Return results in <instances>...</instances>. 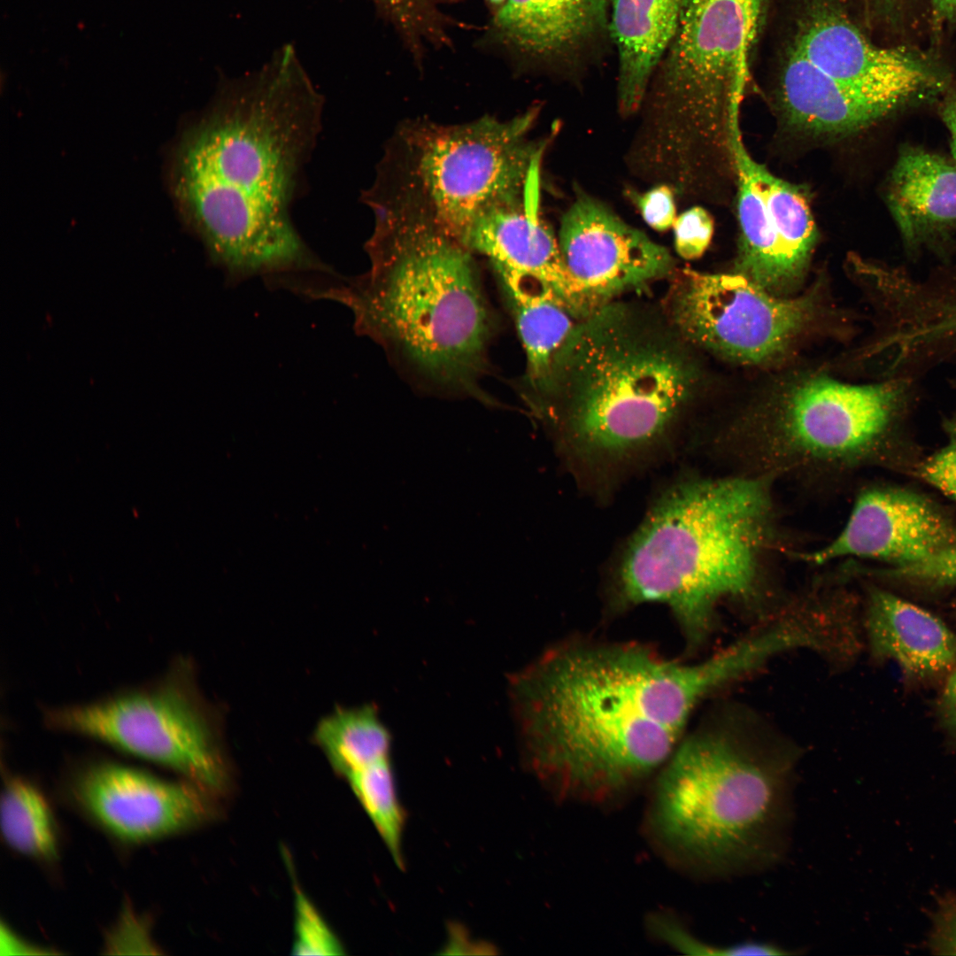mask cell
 I'll return each instance as SVG.
<instances>
[{
  "instance_id": "obj_38",
  "label": "cell",
  "mask_w": 956,
  "mask_h": 956,
  "mask_svg": "<svg viewBox=\"0 0 956 956\" xmlns=\"http://www.w3.org/2000/svg\"><path fill=\"white\" fill-rule=\"evenodd\" d=\"M939 113L950 133L951 150L956 163V88L944 96Z\"/></svg>"
},
{
  "instance_id": "obj_18",
  "label": "cell",
  "mask_w": 956,
  "mask_h": 956,
  "mask_svg": "<svg viewBox=\"0 0 956 956\" xmlns=\"http://www.w3.org/2000/svg\"><path fill=\"white\" fill-rule=\"evenodd\" d=\"M886 202L907 249L943 239L956 230V163L905 146L890 171Z\"/></svg>"
},
{
  "instance_id": "obj_29",
  "label": "cell",
  "mask_w": 956,
  "mask_h": 956,
  "mask_svg": "<svg viewBox=\"0 0 956 956\" xmlns=\"http://www.w3.org/2000/svg\"><path fill=\"white\" fill-rule=\"evenodd\" d=\"M655 927L659 935L674 947L694 955H785L789 951L765 942H744L726 946L711 945L701 942L678 925L658 919Z\"/></svg>"
},
{
  "instance_id": "obj_7",
  "label": "cell",
  "mask_w": 956,
  "mask_h": 956,
  "mask_svg": "<svg viewBox=\"0 0 956 956\" xmlns=\"http://www.w3.org/2000/svg\"><path fill=\"white\" fill-rule=\"evenodd\" d=\"M768 6L769 0H683L643 102L653 163L681 167L691 139L711 137L721 113L742 99Z\"/></svg>"
},
{
  "instance_id": "obj_6",
  "label": "cell",
  "mask_w": 956,
  "mask_h": 956,
  "mask_svg": "<svg viewBox=\"0 0 956 956\" xmlns=\"http://www.w3.org/2000/svg\"><path fill=\"white\" fill-rule=\"evenodd\" d=\"M665 765L651 822L674 854L715 875L780 859L790 815L787 760L706 730L680 742Z\"/></svg>"
},
{
  "instance_id": "obj_2",
  "label": "cell",
  "mask_w": 956,
  "mask_h": 956,
  "mask_svg": "<svg viewBox=\"0 0 956 956\" xmlns=\"http://www.w3.org/2000/svg\"><path fill=\"white\" fill-rule=\"evenodd\" d=\"M321 100L291 57L220 93L171 166L180 212L228 281L329 269L290 217L320 129Z\"/></svg>"
},
{
  "instance_id": "obj_4",
  "label": "cell",
  "mask_w": 956,
  "mask_h": 956,
  "mask_svg": "<svg viewBox=\"0 0 956 956\" xmlns=\"http://www.w3.org/2000/svg\"><path fill=\"white\" fill-rule=\"evenodd\" d=\"M661 306L613 300L578 320L527 405L567 455L613 471L673 438L698 381Z\"/></svg>"
},
{
  "instance_id": "obj_15",
  "label": "cell",
  "mask_w": 956,
  "mask_h": 956,
  "mask_svg": "<svg viewBox=\"0 0 956 956\" xmlns=\"http://www.w3.org/2000/svg\"><path fill=\"white\" fill-rule=\"evenodd\" d=\"M956 546V526L933 503L912 491L878 488L858 497L839 535L807 559L844 557L908 565Z\"/></svg>"
},
{
  "instance_id": "obj_22",
  "label": "cell",
  "mask_w": 956,
  "mask_h": 956,
  "mask_svg": "<svg viewBox=\"0 0 956 956\" xmlns=\"http://www.w3.org/2000/svg\"><path fill=\"white\" fill-rule=\"evenodd\" d=\"M497 277L526 355L518 389L527 404L544 388L554 359L578 319L549 284L530 277Z\"/></svg>"
},
{
  "instance_id": "obj_3",
  "label": "cell",
  "mask_w": 956,
  "mask_h": 956,
  "mask_svg": "<svg viewBox=\"0 0 956 956\" xmlns=\"http://www.w3.org/2000/svg\"><path fill=\"white\" fill-rule=\"evenodd\" d=\"M368 272L320 290L353 313L357 333L432 391L497 402L482 386L497 319L474 253L404 195L374 200Z\"/></svg>"
},
{
  "instance_id": "obj_5",
  "label": "cell",
  "mask_w": 956,
  "mask_h": 956,
  "mask_svg": "<svg viewBox=\"0 0 956 956\" xmlns=\"http://www.w3.org/2000/svg\"><path fill=\"white\" fill-rule=\"evenodd\" d=\"M770 499L752 478L691 479L651 505L615 572L618 601L666 605L689 644H700L728 598L752 594Z\"/></svg>"
},
{
  "instance_id": "obj_33",
  "label": "cell",
  "mask_w": 956,
  "mask_h": 956,
  "mask_svg": "<svg viewBox=\"0 0 956 956\" xmlns=\"http://www.w3.org/2000/svg\"><path fill=\"white\" fill-rule=\"evenodd\" d=\"M628 192V197L651 227L665 231L673 227L677 216L674 191L669 185H657L644 193Z\"/></svg>"
},
{
  "instance_id": "obj_1",
  "label": "cell",
  "mask_w": 956,
  "mask_h": 956,
  "mask_svg": "<svg viewBox=\"0 0 956 956\" xmlns=\"http://www.w3.org/2000/svg\"><path fill=\"white\" fill-rule=\"evenodd\" d=\"M731 673L717 653L688 664L637 642L554 644L509 680L525 759L560 796L613 798L666 764Z\"/></svg>"
},
{
  "instance_id": "obj_11",
  "label": "cell",
  "mask_w": 956,
  "mask_h": 956,
  "mask_svg": "<svg viewBox=\"0 0 956 956\" xmlns=\"http://www.w3.org/2000/svg\"><path fill=\"white\" fill-rule=\"evenodd\" d=\"M791 7L789 44L859 95L895 111L944 89V72L929 57L872 42L852 20L848 0H791Z\"/></svg>"
},
{
  "instance_id": "obj_26",
  "label": "cell",
  "mask_w": 956,
  "mask_h": 956,
  "mask_svg": "<svg viewBox=\"0 0 956 956\" xmlns=\"http://www.w3.org/2000/svg\"><path fill=\"white\" fill-rule=\"evenodd\" d=\"M0 813L3 836L12 849L41 860L56 857L52 813L35 786L21 778H9L2 793Z\"/></svg>"
},
{
  "instance_id": "obj_16",
  "label": "cell",
  "mask_w": 956,
  "mask_h": 956,
  "mask_svg": "<svg viewBox=\"0 0 956 956\" xmlns=\"http://www.w3.org/2000/svg\"><path fill=\"white\" fill-rule=\"evenodd\" d=\"M610 0H505L493 28L505 45L560 73H574L611 38Z\"/></svg>"
},
{
  "instance_id": "obj_19",
  "label": "cell",
  "mask_w": 956,
  "mask_h": 956,
  "mask_svg": "<svg viewBox=\"0 0 956 956\" xmlns=\"http://www.w3.org/2000/svg\"><path fill=\"white\" fill-rule=\"evenodd\" d=\"M778 75V99L789 122L815 135H850L894 112L851 90L790 44Z\"/></svg>"
},
{
  "instance_id": "obj_10",
  "label": "cell",
  "mask_w": 956,
  "mask_h": 956,
  "mask_svg": "<svg viewBox=\"0 0 956 956\" xmlns=\"http://www.w3.org/2000/svg\"><path fill=\"white\" fill-rule=\"evenodd\" d=\"M674 276L660 305L670 322L693 347L744 364L783 353L814 312V292L784 298L738 273Z\"/></svg>"
},
{
  "instance_id": "obj_24",
  "label": "cell",
  "mask_w": 956,
  "mask_h": 956,
  "mask_svg": "<svg viewBox=\"0 0 956 956\" xmlns=\"http://www.w3.org/2000/svg\"><path fill=\"white\" fill-rule=\"evenodd\" d=\"M737 173L740 248L737 273L770 293L783 295L797 287L765 199L741 158L732 152Z\"/></svg>"
},
{
  "instance_id": "obj_36",
  "label": "cell",
  "mask_w": 956,
  "mask_h": 956,
  "mask_svg": "<svg viewBox=\"0 0 956 956\" xmlns=\"http://www.w3.org/2000/svg\"><path fill=\"white\" fill-rule=\"evenodd\" d=\"M1 950L2 954H47L48 951L34 946L22 940L4 925L1 926Z\"/></svg>"
},
{
  "instance_id": "obj_28",
  "label": "cell",
  "mask_w": 956,
  "mask_h": 956,
  "mask_svg": "<svg viewBox=\"0 0 956 956\" xmlns=\"http://www.w3.org/2000/svg\"><path fill=\"white\" fill-rule=\"evenodd\" d=\"M294 940L292 954L343 955L344 947L319 910L298 886L294 890Z\"/></svg>"
},
{
  "instance_id": "obj_21",
  "label": "cell",
  "mask_w": 956,
  "mask_h": 956,
  "mask_svg": "<svg viewBox=\"0 0 956 956\" xmlns=\"http://www.w3.org/2000/svg\"><path fill=\"white\" fill-rule=\"evenodd\" d=\"M683 0H610L611 38L619 58L622 113L643 104L652 74L676 30Z\"/></svg>"
},
{
  "instance_id": "obj_25",
  "label": "cell",
  "mask_w": 956,
  "mask_h": 956,
  "mask_svg": "<svg viewBox=\"0 0 956 956\" xmlns=\"http://www.w3.org/2000/svg\"><path fill=\"white\" fill-rule=\"evenodd\" d=\"M313 738L344 777L390 757L391 735L373 705L335 709L319 721Z\"/></svg>"
},
{
  "instance_id": "obj_23",
  "label": "cell",
  "mask_w": 956,
  "mask_h": 956,
  "mask_svg": "<svg viewBox=\"0 0 956 956\" xmlns=\"http://www.w3.org/2000/svg\"><path fill=\"white\" fill-rule=\"evenodd\" d=\"M737 116L733 114L729 121L731 151L741 158L765 199L789 272L798 286L818 237L808 201L799 187L774 175L749 155L742 143Z\"/></svg>"
},
{
  "instance_id": "obj_8",
  "label": "cell",
  "mask_w": 956,
  "mask_h": 956,
  "mask_svg": "<svg viewBox=\"0 0 956 956\" xmlns=\"http://www.w3.org/2000/svg\"><path fill=\"white\" fill-rule=\"evenodd\" d=\"M535 116L530 111L505 121L409 127L405 192L459 241L483 214L523 203L538 184L544 149L528 138Z\"/></svg>"
},
{
  "instance_id": "obj_34",
  "label": "cell",
  "mask_w": 956,
  "mask_h": 956,
  "mask_svg": "<svg viewBox=\"0 0 956 956\" xmlns=\"http://www.w3.org/2000/svg\"><path fill=\"white\" fill-rule=\"evenodd\" d=\"M930 936V946L935 952L956 955V895L942 900Z\"/></svg>"
},
{
  "instance_id": "obj_20",
  "label": "cell",
  "mask_w": 956,
  "mask_h": 956,
  "mask_svg": "<svg viewBox=\"0 0 956 956\" xmlns=\"http://www.w3.org/2000/svg\"><path fill=\"white\" fill-rule=\"evenodd\" d=\"M866 625L874 653L894 660L907 675L929 678L956 668V634L914 604L875 590Z\"/></svg>"
},
{
  "instance_id": "obj_31",
  "label": "cell",
  "mask_w": 956,
  "mask_h": 956,
  "mask_svg": "<svg viewBox=\"0 0 956 956\" xmlns=\"http://www.w3.org/2000/svg\"><path fill=\"white\" fill-rule=\"evenodd\" d=\"M884 574L891 578L932 587L956 584V546L922 560L895 567Z\"/></svg>"
},
{
  "instance_id": "obj_14",
  "label": "cell",
  "mask_w": 956,
  "mask_h": 956,
  "mask_svg": "<svg viewBox=\"0 0 956 956\" xmlns=\"http://www.w3.org/2000/svg\"><path fill=\"white\" fill-rule=\"evenodd\" d=\"M209 790L186 780L172 782L115 763L86 768L75 784L81 805L120 839L143 842L205 821L212 814Z\"/></svg>"
},
{
  "instance_id": "obj_40",
  "label": "cell",
  "mask_w": 956,
  "mask_h": 956,
  "mask_svg": "<svg viewBox=\"0 0 956 956\" xmlns=\"http://www.w3.org/2000/svg\"><path fill=\"white\" fill-rule=\"evenodd\" d=\"M487 1H488V2H489V3H490V4H491V5H492V6L496 7V9H497V10L498 8H500V7H501V6H502V5H503V4H505V0H487Z\"/></svg>"
},
{
  "instance_id": "obj_9",
  "label": "cell",
  "mask_w": 956,
  "mask_h": 956,
  "mask_svg": "<svg viewBox=\"0 0 956 956\" xmlns=\"http://www.w3.org/2000/svg\"><path fill=\"white\" fill-rule=\"evenodd\" d=\"M184 671L92 703L50 709L52 729L89 736L169 767L210 792L226 769L212 723Z\"/></svg>"
},
{
  "instance_id": "obj_17",
  "label": "cell",
  "mask_w": 956,
  "mask_h": 956,
  "mask_svg": "<svg viewBox=\"0 0 956 956\" xmlns=\"http://www.w3.org/2000/svg\"><path fill=\"white\" fill-rule=\"evenodd\" d=\"M537 188L525 202L480 217L459 238L488 258L497 275L531 277L549 284L580 320L594 311L571 279L559 241L540 217Z\"/></svg>"
},
{
  "instance_id": "obj_32",
  "label": "cell",
  "mask_w": 956,
  "mask_h": 956,
  "mask_svg": "<svg viewBox=\"0 0 956 956\" xmlns=\"http://www.w3.org/2000/svg\"><path fill=\"white\" fill-rule=\"evenodd\" d=\"M944 428L946 443L921 464L918 474L956 502V418L945 420Z\"/></svg>"
},
{
  "instance_id": "obj_30",
  "label": "cell",
  "mask_w": 956,
  "mask_h": 956,
  "mask_svg": "<svg viewBox=\"0 0 956 956\" xmlns=\"http://www.w3.org/2000/svg\"><path fill=\"white\" fill-rule=\"evenodd\" d=\"M672 227L677 254L691 260L700 258L708 248L714 224L707 211L695 206L677 216Z\"/></svg>"
},
{
  "instance_id": "obj_35",
  "label": "cell",
  "mask_w": 956,
  "mask_h": 956,
  "mask_svg": "<svg viewBox=\"0 0 956 956\" xmlns=\"http://www.w3.org/2000/svg\"><path fill=\"white\" fill-rule=\"evenodd\" d=\"M866 20L875 24H889L898 16L902 0H862Z\"/></svg>"
},
{
  "instance_id": "obj_27",
  "label": "cell",
  "mask_w": 956,
  "mask_h": 956,
  "mask_svg": "<svg viewBox=\"0 0 956 956\" xmlns=\"http://www.w3.org/2000/svg\"><path fill=\"white\" fill-rule=\"evenodd\" d=\"M387 845L395 862L404 867L401 838L404 814L399 805L390 757L345 776Z\"/></svg>"
},
{
  "instance_id": "obj_37",
  "label": "cell",
  "mask_w": 956,
  "mask_h": 956,
  "mask_svg": "<svg viewBox=\"0 0 956 956\" xmlns=\"http://www.w3.org/2000/svg\"><path fill=\"white\" fill-rule=\"evenodd\" d=\"M941 709L944 721L956 734V668L951 672L944 685L941 698Z\"/></svg>"
},
{
  "instance_id": "obj_12",
  "label": "cell",
  "mask_w": 956,
  "mask_h": 956,
  "mask_svg": "<svg viewBox=\"0 0 956 956\" xmlns=\"http://www.w3.org/2000/svg\"><path fill=\"white\" fill-rule=\"evenodd\" d=\"M914 397L911 375H895L869 384L813 377L787 395L779 428L787 443L801 453L819 458L849 457L883 438Z\"/></svg>"
},
{
  "instance_id": "obj_13",
  "label": "cell",
  "mask_w": 956,
  "mask_h": 956,
  "mask_svg": "<svg viewBox=\"0 0 956 956\" xmlns=\"http://www.w3.org/2000/svg\"><path fill=\"white\" fill-rule=\"evenodd\" d=\"M558 241L571 279L594 310L675 273L667 248L585 194L563 215Z\"/></svg>"
},
{
  "instance_id": "obj_39",
  "label": "cell",
  "mask_w": 956,
  "mask_h": 956,
  "mask_svg": "<svg viewBox=\"0 0 956 956\" xmlns=\"http://www.w3.org/2000/svg\"><path fill=\"white\" fill-rule=\"evenodd\" d=\"M930 3L936 24L956 26V0H930Z\"/></svg>"
}]
</instances>
